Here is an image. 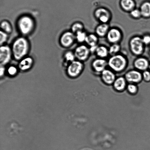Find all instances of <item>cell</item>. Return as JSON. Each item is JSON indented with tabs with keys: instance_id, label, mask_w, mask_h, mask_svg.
I'll list each match as a JSON object with an SVG mask.
<instances>
[{
	"instance_id": "44dd1931",
	"label": "cell",
	"mask_w": 150,
	"mask_h": 150,
	"mask_svg": "<svg viewBox=\"0 0 150 150\" xmlns=\"http://www.w3.org/2000/svg\"><path fill=\"white\" fill-rule=\"evenodd\" d=\"M98 36L95 34L91 33L87 35L85 42L89 47L98 45Z\"/></svg>"
},
{
	"instance_id": "4316f807",
	"label": "cell",
	"mask_w": 150,
	"mask_h": 150,
	"mask_svg": "<svg viewBox=\"0 0 150 150\" xmlns=\"http://www.w3.org/2000/svg\"><path fill=\"white\" fill-rule=\"evenodd\" d=\"M7 72L9 75L11 76H14L17 74L18 69L16 66L10 65L7 68Z\"/></svg>"
},
{
	"instance_id": "5bb4252c",
	"label": "cell",
	"mask_w": 150,
	"mask_h": 150,
	"mask_svg": "<svg viewBox=\"0 0 150 150\" xmlns=\"http://www.w3.org/2000/svg\"><path fill=\"white\" fill-rule=\"evenodd\" d=\"M33 58L30 57L26 56L19 61L18 68L21 71H27L33 67Z\"/></svg>"
},
{
	"instance_id": "cb8c5ba5",
	"label": "cell",
	"mask_w": 150,
	"mask_h": 150,
	"mask_svg": "<svg viewBox=\"0 0 150 150\" xmlns=\"http://www.w3.org/2000/svg\"><path fill=\"white\" fill-rule=\"evenodd\" d=\"M121 49V46L119 43L112 44L108 48L109 53L111 56L118 54Z\"/></svg>"
},
{
	"instance_id": "f1b7e54d",
	"label": "cell",
	"mask_w": 150,
	"mask_h": 150,
	"mask_svg": "<svg viewBox=\"0 0 150 150\" xmlns=\"http://www.w3.org/2000/svg\"><path fill=\"white\" fill-rule=\"evenodd\" d=\"M130 15L133 18L137 19L142 17L140 10L135 8L130 12Z\"/></svg>"
},
{
	"instance_id": "ac0fdd59",
	"label": "cell",
	"mask_w": 150,
	"mask_h": 150,
	"mask_svg": "<svg viewBox=\"0 0 150 150\" xmlns=\"http://www.w3.org/2000/svg\"><path fill=\"white\" fill-rule=\"evenodd\" d=\"M140 10L142 17L144 18H150V1H144L141 4Z\"/></svg>"
},
{
	"instance_id": "5b68a950",
	"label": "cell",
	"mask_w": 150,
	"mask_h": 150,
	"mask_svg": "<svg viewBox=\"0 0 150 150\" xmlns=\"http://www.w3.org/2000/svg\"><path fill=\"white\" fill-rule=\"evenodd\" d=\"M84 67V66L82 62L75 60L67 66V74L72 78L77 77L82 73Z\"/></svg>"
},
{
	"instance_id": "6da1fadb",
	"label": "cell",
	"mask_w": 150,
	"mask_h": 150,
	"mask_svg": "<svg viewBox=\"0 0 150 150\" xmlns=\"http://www.w3.org/2000/svg\"><path fill=\"white\" fill-rule=\"evenodd\" d=\"M30 48V44L26 38L23 36L17 38L13 42L11 47L13 57L20 61L27 56Z\"/></svg>"
},
{
	"instance_id": "9c48e42d",
	"label": "cell",
	"mask_w": 150,
	"mask_h": 150,
	"mask_svg": "<svg viewBox=\"0 0 150 150\" xmlns=\"http://www.w3.org/2000/svg\"><path fill=\"white\" fill-rule=\"evenodd\" d=\"M76 40V35L71 31L64 32L60 38V43L62 46L69 48L72 46Z\"/></svg>"
},
{
	"instance_id": "ffe728a7",
	"label": "cell",
	"mask_w": 150,
	"mask_h": 150,
	"mask_svg": "<svg viewBox=\"0 0 150 150\" xmlns=\"http://www.w3.org/2000/svg\"><path fill=\"white\" fill-rule=\"evenodd\" d=\"M76 59L74 52L71 51H67L64 53V65L67 67L70 63L76 60Z\"/></svg>"
},
{
	"instance_id": "2e32d148",
	"label": "cell",
	"mask_w": 150,
	"mask_h": 150,
	"mask_svg": "<svg viewBox=\"0 0 150 150\" xmlns=\"http://www.w3.org/2000/svg\"><path fill=\"white\" fill-rule=\"evenodd\" d=\"M120 5L124 11L130 13L135 9L136 4L134 0H120Z\"/></svg>"
},
{
	"instance_id": "7402d4cb",
	"label": "cell",
	"mask_w": 150,
	"mask_h": 150,
	"mask_svg": "<svg viewBox=\"0 0 150 150\" xmlns=\"http://www.w3.org/2000/svg\"><path fill=\"white\" fill-rule=\"evenodd\" d=\"M126 79L123 77H120L115 79L114 82V87L117 90H122L125 87Z\"/></svg>"
},
{
	"instance_id": "603a6c76",
	"label": "cell",
	"mask_w": 150,
	"mask_h": 150,
	"mask_svg": "<svg viewBox=\"0 0 150 150\" xmlns=\"http://www.w3.org/2000/svg\"><path fill=\"white\" fill-rule=\"evenodd\" d=\"M1 30L7 33H11L12 32L13 28L11 23L7 20H4L1 23Z\"/></svg>"
},
{
	"instance_id": "ba28073f",
	"label": "cell",
	"mask_w": 150,
	"mask_h": 150,
	"mask_svg": "<svg viewBox=\"0 0 150 150\" xmlns=\"http://www.w3.org/2000/svg\"><path fill=\"white\" fill-rule=\"evenodd\" d=\"M94 16L101 23H108L111 18L109 11L104 7H100L95 10Z\"/></svg>"
},
{
	"instance_id": "e0dca14e",
	"label": "cell",
	"mask_w": 150,
	"mask_h": 150,
	"mask_svg": "<svg viewBox=\"0 0 150 150\" xmlns=\"http://www.w3.org/2000/svg\"><path fill=\"white\" fill-rule=\"evenodd\" d=\"M109 29V26L108 23H101L96 28V34L98 37H104L106 36Z\"/></svg>"
},
{
	"instance_id": "d590c367",
	"label": "cell",
	"mask_w": 150,
	"mask_h": 150,
	"mask_svg": "<svg viewBox=\"0 0 150 150\" xmlns=\"http://www.w3.org/2000/svg\"><path fill=\"white\" fill-rule=\"evenodd\" d=\"M149 55H150V51H149Z\"/></svg>"
},
{
	"instance_id": "e575fe53",
	"label": "cell",
	"mask_w": 150,
	"mask_h": 150,
	"mask_svg": "<svg viewBox=\"0 0 150 150\" xmlns=\"http://www.w3.org/2000/svg\"><path fill=\"white\" fill-rule=\"evenodd\" d=\"M149 68L150 70V64H149Z\"/></svg>"
},
{
	"instance_id": "d6a6232c",
	"label": "cell",
	"mask_w": 150,
	"mask_h": 150,
	"mask_svg": "<svg viewBox=\"0 0 150 150\" xmlns=\"http://www.w3.org/2000/svg\"><path fill=\"white\" fill-rule=\"evenodd\" d=\"M6 71L5 66L1 65L0 67V76L1 77L4 75Z\"/></svg>"
},
{
	"instance_id": "d4e9b609",
	"label": "cell",
	"mask_w": 150,
	"mask_h": 150,
	"mask_svg": "<svg viewBox=\"0 0 150 150\" xmlns=\"http://www.w3.org/2000/svg\"><path fill=\"white\" fill-rule=\"evenodd\" d=\"M84 26L80 22H77L73 23L71 27V31L75 34L77 32L83 31Z\"/></svg>"
},
{
	"instance_id": "d6986e66",
	"label": "cell",
	"mask_w": 150,
	"mask_h": 150,
	"mask_svg": "<svg viewBox=\"0 0 150 150\" xmlns=\"http://www.w3.org/2000/svg\"><path fill=\"white\" fill-rule=\"evenodd\" d=\"M95 53L98 58L105 59L109 54L108 48L104 45L98 46Z\"/></svg>"
},
{
	"instance_id": "7c38bea8",
	"label": "cell",
	"mask_w": 150,
	"mask_h": 150,
	"mask_svg": "<svg viewBox=\"0 0 150 150\" xmlns=\"http://www.w3.org/2000/svg\"><path fill=\"white\" fill-rule=\"evenodd\" d=\"M125 78L131 83H138L142 80V73L137 70H131L126 73Z\"/></svg>"
},
{
	"instance_id": "9a60e30c",
	"label": "cell",
	"mask_w": 150,
	"mask_h": 150,
	"mask_svg": "<svg viewBox=\"0 0 150 150\" xmlns=\"http://www.w3.org/2000/svg\"><path fill=\"white\" fill-rule=\"evenodd\" d=\"M101 78L104 82L108 84L114 83L115 80V75L112 70L106 69L101 73Z\"/></svg>"
},
{
	"instance_id": "484cf974",
	"label": "cell",
	"mask_w": 150,
	"mask_h": 150,
	"mask_svg": "<svg viewBox=\"0 0 150 150\" xmlns=\"http://www.w3.org/2000/svg\"><path fill=\"white\" fill-rule=\"evenodd\" d=\"M76 40L79 43H82L85 42L87 35L83 31H81L75 34Z\"/></svg>"
},
{
	"instance_id": "4fadbf2b",
	"label": "cell",
	"mask_w": 150,
	"mask_h": 150,
	"mask_svg": "<svg viewBox=\"0 0 150 150\" xmlns=\"http://www.w3.org/2000/svg\"><path fill=\"white\" fill-rule=\"evenodd\" d=\"M149 61L146 58L139 57L134 60L133 65L136 70L144 72L149 68Z\"/></svg>"
},
{
	"instance_id": "3957f363",
	"label": "cell",
	"mask_w": 150,
	"mask_h": 150,
	"mask_svg": "<svg viewBox=\"0 0 150 150\" xmlns=\"http://www.w3.org/2000/svg\"><path fill=\"white\" fill-rule=\"evenodd\" d=\"M108 64L112 71L120 73L125 70L128 61L125 56L118 54L111 56L108 60Z\"/></svg>"
},
{
	"instance_id": "f546056e",
	"label": "cell",
	"mask_w": 150,
	"mask_h": 150,
	"mask_svg": "<svg viewBox=\"0 0 150 150\" xmlns=\"http://www.w3.org/2000/svg\"><path fill=\"white\" fill-rule=\"evenodd\" d=\"M142 78L146 82H149L150 81V71L146 70L144 71L142 73Z\"/></svg>"
},
{
	"instance_id": "1f68e13d",
	"label": "cell",
	"mask_w": 150,
	"mask_h": 150,
	"mask_svg": "<svg viewBox=\"0 0 150 150\" xmlns=\"http://www.w3.org/2000/svg\"><path fill=\"white\" fill-rule=\"evenodd\" d=\"M127 89L131 93H134L137 90V87L135 85H129L127 86Z\"/></svg>"
},
{
	"instance_id": "4dcf8cb0",
	"label": "cell",
	"mask_w": 150,
	"mask_h": 150,
	"mask_svg": "<svg viewBox=\"0 0 150 150\" xmlns=\"http://www.w3.org/2000/svg\"><path fill=\"white\" fill-rule=\"evenodd\" d=\"M142 42L144 45H149L150 44V35H145L142 38Z\"/></svg>"
},
{
	"instance_id": "277c9868",
	"label": "cell",
	"mask_w": 150,
	"mask_h": 150,
	"mask_svg": "<svg viewBox=\"0 0 150 150\" xmlns=\"http://www.w3.org/2000/svg\"><path fill=\"white\" fill-rule=\"evenodd\" d=\"M129 45L131 51L135 55H142L144 51V44L142 38L139 36L132 37L129 41Z\"/></svg>"
},
{
	"instance_id": "8fae6325",
	"label": "cell",
	"mask_w": 150,
	"mask_h": 150,
	"mask_svg": "<svg viewBox=\"0 0 150 150\" xmlns=\"http://www.w3.org/2000/svg\"><path fill=\"white\" fill-rule=\"evenodd\" d=\"M108 66V61L105 59H95L92 63V67L94 71L97 73H102Z\"/></svg>"
},
{
	"instance_id": "52a82bcc",
	"label": "cell",
	"mask_w": 150,
	"mask_h": 150,
	"mask_svg": "<svg viewBox=\"0 0 150 150\" xmlns=\"http://www.w3.org/2000/svg\"><path fill=\"white\" fill-rule=\"evenodd\" d=\"M74 53L76 58L79 61L83 62L86 61L91 53L89 48L86 45H81L76 47Z\"/></svg>"
},
{
	"instance_id": "83f0119b",
	"label": "cell",
	"mask_w": 150,
	"mask_h": 150,
	"mask_svg": "<svg viewBox=\"0 0 150 150\" xmlns=\"http://www.w3.org/2000/svg\"><path fill=\"white\" fill-rule=\"evenodd\" d=\"M8 38V34L1 30L0 31V44L1 45H4Z\"/></svg>"
},
{
	"instance_id": "8992f818",
	"label": "cell",
	"mask_w": 150,
	"mask_h": 150,
	"mask_svg": "<svg viewBox=\"0 0 150 150\" xmlns=\"http://www.w3.org/2000/svg\"><path fill=\"white\" fill-rule=\"evenodd\" d=\"M13 56L11 48L8 45H1L0 48V64L1 65H6L10 63Z\"/></svg>"
},
{
	"instance_id": "836d02e7",
	"label": "cell",
	"mask_w": 150,
	"mask_h": 150,
	"mask_svg": "<svg viewBox=\"0 0 150 150\" xmlns=\"http://www.w3.org/2000/svg\"><path fill=\"white\" fill-rule=\"evenodd\" d=\"M98 46V45H95V46H91L89 47L90 51L91 53H95L96 50Z\"/></svg>"
},
{
	"instance_id": "30bf717a",
	"label": "cell",
	"mask_w": 150,
	"mask_h": 150,
	"mask_svg": "<svg viewBox=\"0 0 150 150\" xmlns=\"http://www.w3.org/2000/svg\"><path fill=\"white\" fill-rule=\"evenodd\" d=\"M106 36L107 41L110 43L117 44L121 41L122 35L120 29L113 28L110 29Z\"/></svg>"
},
{
	"instance_id": "7a4b0ae2",
	"label": "cell",
	"mask_w": 150,
	"mask_h": 150,
	"mask_svg": "<svg viewBox=\"0 0 150 150\" xmlns=\"http://www.w3.org/2000/svg\"><path fill=\"white\" fill-rule=\"evenodd\" d=\"M17 26L21 34L26 36L33 32L35 26L34 20L28 15H23L19 18L17 22Z\"/></svg>"
}]
</instances>
